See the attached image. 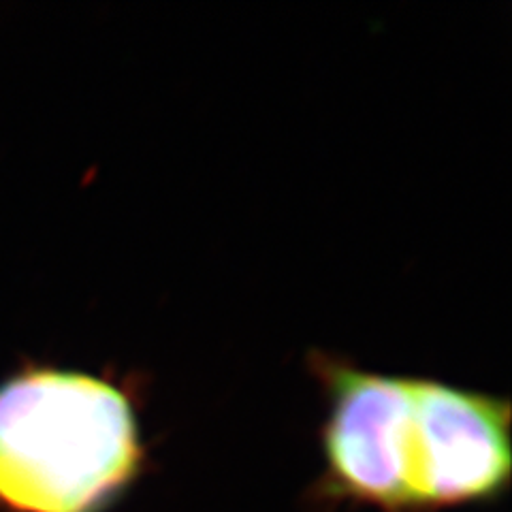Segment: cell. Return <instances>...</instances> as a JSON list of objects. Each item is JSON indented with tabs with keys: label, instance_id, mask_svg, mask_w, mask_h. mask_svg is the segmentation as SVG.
<instances>
[{
	"label": "cell",
	"instance_id": "6da1fadb",
	"mask_svg": "<svg viewBox=\"0 0 512 512\" xmlns=\"http://www.w3.org/2000/svg\"><path fill=\"white\" fill-rule=\"evenodd\" d=\"M146 451L120 384L30 370L0 387V506L103 512L139 478Z\"/></svg>",
	"mask_w": 512,
	"mask_h": 512
},
{
	"label": "cell",
	"instance_id": "7a4b0ae2",
	"mask_svg": "<svg viewBox=\"0 0 512 512\" xmlns=\"http://www.w3.org/2000/svg\"><path fill=\"white\" fill-rule=\"evenodd\" d=\"M310 365L323 384L329 408L323 425L320 495L380 512H414V378L365 372L331 355H314Z\"/></svg>",
	"mask_w": 512,
	"mask_h": 512
},
{
	"label": "cell",
	"instance_id": "3957f363",
	"mask_svg": "<svg viewBox=\"0 0 512 512\" xmlns=\"http://www.w3.org/2000/svg\"><path fill=\"white\" fill-rule=\"evenodd\" d=\"M510 474L508 399L414 378V512L493 502L508 491Z\"/></svg>",
	"mask_w": 512,
	"mask_h": 512
}]
</instances>
